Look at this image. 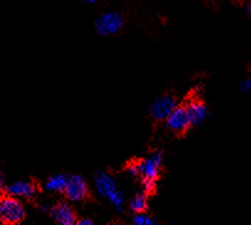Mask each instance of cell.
Here are the masks:
<instances>
[{
    "label": "cell",
    "instance_id": "obj_11",
    "mask_svg": "<svg viewBox=\"0 0 251 225\" xmlns=\"http://www.w3.org/2000/svg\"><path fill=\"white\" fill-rule=\"evenodd\" d=\"M68 177L70 176H67V175L65 174L53 175V176H51L49 179H47L45 187H46L47 191L54 192V193H60V192L65 191L66 184H67V181H68Z\"/></svg>",
    "mask_w": 251,
    "mask_h": 225
},
{
    "label": "cell",
    "instance_id": "obj_1",
    "mask_svg": "<svg viewBox=\"0 0 251 225\" xmlns=\"http://www.w3.org/2000/svg\"><path fill=\"white\" fill-rule=\"evenodd\" d=\"M162 153L160 151H155L144 160L130 163L126 167L127 172L131 176L140 177L141 183H143L146 193L152 192L155 189L156 182H157L161 167H162Z\"/></svg>",
    "mask_w": 251,
    "mask_h": 225
},
{
    "label": "cell",
    "instance_id": "obj_6",
    "mask_svg": "<svg viewBox=\"0 0 251 225\" xmlns=\"http://www.w3.org/2000/svg\"><path fill=\"white\" fill-rule=\"evenodd\" d=\"M166 124L171 131L177 132V134L186 132L191 126V120H189L186 106H176L169 118L166 119Z\"/></svg>",
    "mask_w": 251,
    "mask_h": 225
},
{
    "label": "cell",
    "instance_id": "obj_9",
    "mask_svg": "<svg viewBox=\"0 0 251 225\" xmlns=\"http://www.w3.org/2000/svg\"><path fill=\"white\" fill-rule=\"evenodd\" d=\"M50 214L58 225H75L77 222L75 212L67 203H58L50 210Z\"/></svg>",
    "mask_w": 251,
    "mask_h": 225
},
{
    "label": "cell",
    "instance_id": "obj_8",
    "mask_svg": "<svg viewBox=\"0 0 251 225\" xmlns=\"http://www.w3.org/2000/svg\"><path fill=\"white\" fill-rule=\"evenodd\" d=\"M6 192L8 196L14 197L16 200H32L37 193V187L32 181H16L6 188Z\"/></svg>",
    "mask_w": 251,
    "mask_h": 225
},
{
    "label": "cell",
    "instance_id": "obj_13",
    "mask_svg": "<svg viewBox=\"0 0 251 225\" xmlns=\"http://www.w3.org/2000/svg\"><path fill=\"white\" fill-rule=\"evenodd\" d=\"M131 225H157L155 220L148 215L146 213L143 214H135V217L132 218Z\"/></svg>",
    "mask_w": 251,
    "mask_h": 225
},
{
    "label": "cell",
    "instance_id": "obj_2",
    "mask_svg": "<svg viewBox=\"0 0 251 225\" xmlns=\"http://www.w3.org/2000/svg\"><path fill=\"white\" fill-rule=\"evenodd\" d=\"M94 183H96L97 192L104 197L108 202L110 203L115 209L122 210L124 207V196H123L122 191L118 188V184L115 179L106 172H98L94 178Z\"/></svg>",
    "mask_w": 251,
    "mask_h": 225
},
{
    "label": "cell",
    "instance_id": "obj_7",
    "mask_svg": "<svg viewBox=\"0 0 251 225\" xmlns=\"http://www.w3.org/2000/svg\"><path fill=\"white\" fill-rule=\"evenodd\" d=\"M175 108H176V100H175L174 97L162 96L151 104L149 111H150L152 119L160 122V120L167 119Z\"/></svg>",
    "mask_w": 251,
    "mask_h": 225
},
{
    "label": "cell",
    "instance_id": "obj_16",
    "mask_svg": "<svg viewBox=\"0 0 251 225\" xmlns=\"http://www.w3.org/2000/svg\"><path fill=\"white\" fill-rule=\"evenodd\" d=\"M4 184H5V178H4V175L0 172V191L4 188Z\"/></svg>",
    "mask_w": 251,
    "mask_h": 225
},
{
    "label": "cell",
    "instance_id": "obj_12",
    "mask_svg": "<svg viewBox=\"0 0 251 225\" xmlns=\"http://www.w3.org/2000/svg\"><path fill=\"white\" fill-rule=\"evenodd\" d=\"M148 196L145 193H139L134 196L131 200H130V209L135 213V214H143L148 209Z\"/></svg>",
    "mask_w": 251,
    "mask_h": 225
},
{
    "label": "cell",
    "instance_id": "obj_5",
    "mask_svg": "<svg viewBox=\"0 0 251 225\" xmlns=\"http://www.w3.org/2000/svg\"><path fill=\"white\" fill-rule=\"evenodd\" d=\"M63 193L71 202H80L86 200L89 193V188L84 177L80 175H73L68 177Z\"/></svg>",
    "mask_w": 251,
    "mask_h": 225
},
{
    "label": "cell",
    "instance_id": "obj_14",
    "mask_svg": "<svg viewBox=\"0 0 251 225\" xmlns=\"http://www.w3.org/2000/svg\"><path fill=\"white\" fill-rule=\"evenodd\" d=\"M241 91L243 92H246V93H249L251 89V80L250 79H244L243 82H241Z\"/></svg>",
    "mask_w": 251,
    "mask_h": 225
},
{
    "label": "cell",
    "instance_id": "obj_3",
    "mask_svg": "<svg viewBox=\"0 0 251 225\" xmlns=\"http://www.w3.org/2000/svg\"><path fill=\"white\" fill-rule=\"evenodd\" d=\"M25 207L14 197L0 196V222L6 225H18L25 219Z\"/></svg>",
    "mask_w": 251,
    "mask_h": 225
},
{
    "label": "cell",
    "instance_id": "obj_4",
    "mask_svg": "<svg viewBox=\"0 0 251 225\" xmlns=\"http://www.w3.org/2000/svg\"><path fill=\"white\" fill-rule=\"evenodd\" d=\"M123 26H124V18L122 14L117 11L101 14L96 21L97 31L103 36H111V35L118 34L123 29Z\"/></svg>",
    "mask_w": 251,
    "mask_h": 225
},
{
    "label": "cell",
    "instance_id": "obj_15",
    "mask_svg": "<svg viewBox=\"0 0 251 225\" xmlns=\"http://www.w3.org/2000/svg\"><path fill=\"white\" fill-rule=\"evenodd\" d=\"M75 225H96V224L89 219H80V220H77Z\"/></svg>",
    "mask_w": 251,
    "mask_h": 225
},
{
    "label": "cell",
    "instance_id": "obj_10",
    "mask_svg": "<svg viewBox=\"0 0 251 225\" xmlns=\"http://www.w3.org/2000/svg\"><path fill=\"white\" fill-rule=\"evenodd\" d=\"M187 113H188L189 120H191V125H200L208 118L209 113H208V108L205 104L200 99H192L186 106Z\"/></svg>",
    "mask_w": 251,
    "mask_h": 225
}]
</instances>
